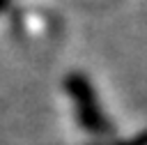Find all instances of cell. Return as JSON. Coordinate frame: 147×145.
<instances>
[{"mask_svg":"<svg viewBox=\"0 0 147 145\" xmlns=\"http://www.w3.org/2000/svg\"><path fill=\"white\" fill-rule=\"evenodd\" d=\"M9 2H11V0H0V12H2V9H5V7L9 5Z\"/></svg>","mask_w":147,"mask_h":145,"instance_id":"3","label":"cell"},{"mask_svg":"<svg viewBox=\"0 0 147 145\" xmlns=\"http://www.w3.org/2000/svg\"><path fill=\"white\" fill-rule=\"evenodd\" d=\"M64 87H67L69 97L76 104V113H78L80 124L90 133H96V136L110 133V122L106 120V115L101 110V104L96 99V92H94L92 83L83 74L74 71V74H69L64 78Z\"/></svg>","mask_w":147,"mask_h":145,"instance_id":"1","label":"cell"},{"mask_svg":"<svg viewBox=\"0 0 147 145\" xmlns=\"http://www.w3.org/2000/svg\"><path fill=\"white\" fill-rule=\"evenodd\" d=\"M115 145H147V131L145 133H138L129 140H122V143H115Z\"/></svg>","mask_w":147,"mask_h":145,"instance_id":"2","label":"cell"}]
</instances>
